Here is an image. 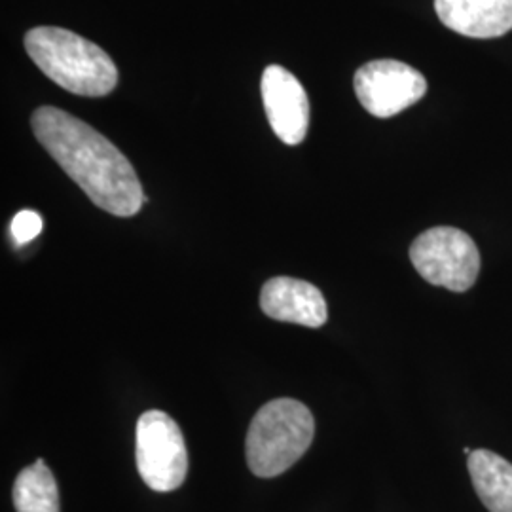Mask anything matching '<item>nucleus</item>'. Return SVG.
Here are the masks:
<instances>
[{
    "label": "nucleus",
    "instance_id": "1",
    "mask_svg": "<svg viewBox=\"0 0 512 512\" xmlns=\"http://www.w3.org/2000/svg\"><path fill=\"white\" fill-rule=\"evenodd\" d=\"M31 126L38 143L99 209L114 217H133L147 203L128 158L86 122L65 110L40 107Z\"/></svg>",
    "mask_w": 512,
    "mask_h": 512
},
{
    "label": "nucleus",
    "instance_id": "2",
    "mask_svg": "<svg viewBox=\"0 0 512 512\" xmlns=\"http://www.w3.org/2000/svg\"><path fill=\"white\" fill-rule=\"evenodd\" d=\"M25 50L38 69L67 92L103 97L118 84L110 55L67 29L35 27L25 35Z\"/></svg>",
    "mask_w": 512,
    "mask_h": 512
},
{
    "label": "nucleus",
    "instance_id": "3",
    "mask_svg": "<svg viewBox=\"0 0 512 512\" xmlns=\"http://www.w3.org/2000/svg\"><path fill=\"white\" fill-rule=\"evenodd\" d=\"M315 420L310 408L294 399L264 404L247 433V465L260 478H274L291 469L311 446Z\"/></svg>",
    "mask_w": 512,
    "mask_h": 512
},
{
    "label": "nucleus",
    "instance_id": "4",
    "mask_svg": "<svg viewBox=\"0 0 512 512\" xmlns=\"http://www.w3.org/2000/svg\"><path fill=\"white\" fill-rule=\"evenodd\" d=\"M410 260L427 283L452 293L469 291L480 274L475 241L452 226H437L420 234L410 247Z\"/></svg>",
    "mask_w": 512,
    "mask_h": 512
},
{
    "label": "nucleus",
    "instance_id": "5",
    "mask_svg": "<svg viewBox=\"0 0 512 512\" xmlns=\"http://www.w3.org/2000/svg\"><path fill=\"white\" fill-rule=\"evenodd\" d=\"M135 459L143 482L154 492H173L188 473L183 431L162 410H148L135 431Z\"/></svg>",
    "mask_w": 512,
    "mask_h": 512
},
{
    "label": "nucleus",
    "instance_id": "6",
    "mask_svg": "<svg viewBox=\"0 0 512 512\" xmlns=\"http://www.w3.org/2000/svg\"><path fill=\"white\" fill-rule=\"evenodd\" d=\"M355 93L376 118H391L416 105L427 92L420 71L395 59H378L355 73Z\"/></svg>",
    "mask_w": 512,
    "mask_h": 512
},
{
    "label": "nucleus",
    "instance_id": "7",
    "mask_svg": "<svg viewBox=\"0 0 512 512\" xmlns=\"http://www.w3.org/2000/svg\"><path fill=\"white\" fill-rule=\"evenodd\" d=\"M260 92L275 135L285 145H300L310 126V99L300 80L281 65L264 69Z\"/></svg>",
    "mask_w": 512,
    "mask_h": 512
},
{
    "label": "nucleus",
    "instance_id": "8",
    "mask_svg": "<svg viewBox=\"0 0 512 512\" xmlns=\"http://www.w3.org/2000/svg\"><path fill=\"white\" fill-rule=\"evenodd\" d=\"M260 308L275 321L319 329L329 319L327 300L321 291L302 279L274 277L260 293Z\"/></svg>",
    "mask_w": 512,
    "mask_h": 512
},
{
    "label": "nucleus",
    "instance_id": "9",
    "mask_svg": "<svg viewBox=\"0 0 512 512\" xmlns=\"http://www.w3.org/2000/svg\"><path fill=\"white\" fill-rule=\"evenodd\" d=\"M440 21L469 38H495L512 29V0H435Z\"/></svg>",
    "mask_w": 512,
    "mask_h": 512
},
{
    "label": "nucleus",
    "instance_id": "10",
    "mask_svg": "<svg viewBox=\"0 0 512 512\" xmlns=\"http://www.w3.org/2000/svg\"><path fill=\"white\" fill-rule=\"evenodd\" d=\"M467 467L484 507L490 512H512V463L490 450H475Z\"/></svg>",
    "mask_w": 512,
    "mask_h": 512
},
{
    "label": "nucleus",
    "instance_id": "11",
    "mask_svg": "<svg viewBox=\"0 0 512 512\" xmlns=\"http://www.w3.org/2000/svg\"><path fill=\"white\" fill-rule=\"evenodd\" d=\"M12 497L18 512H59L57 484L42 459L19 473Z\"/></svg>",
    "mask_w": 512,
    "mask_h": 512
},
{
    "label": "nucleus",
    "instance_id": "12",
    "mask_svg": "<svg viewBox=\"0 0 512 512\" xmlns=\"http://www.w3.org/2000/svg\"><path fill=\"white\" fill-rule=\"evenodd\" d=\"M40 232H42V217L37 211H31V209L19 211L10 224V234L16 245H25L33 241Z\"/></svg>",
    "mask_w": 512,
    "mask_h": 512
}]
</instances>
